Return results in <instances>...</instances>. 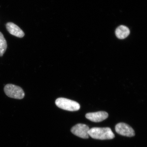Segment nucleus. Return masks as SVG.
<instances>
[{
	"mask_svg": "<svg viewBox=\"0 0 147 147\" xmlns=\"http://www.w3.org/2000/svg\"><path fill=\"white\" fill-rule=\"evenodd\" d=\"M88 134L93 139L99 140H109L115 137L110 127H92L90 129Z\"/></svg>",
	"mask_w": 147,
	"mask_h": 147,
	"instance_id": "1",
	"label": "nucleus"
},
{
	"mask_svg": "<svg viewBox=\"0 0 147 147\" xmlns=\"http://www.w3.org/2000/svg\"><path fill=\"white\" fill-rule=\"evenodd\" d=\"M55 103L59 108L67 111H77L80 108L79 103L76 101L64 98H57L55 101Z\"/></svg>",
	"mask_w": 147,
	"mask_h": 147,
	"instance_id": "2",
	"label": "nucleus"
},
{
	"mask_svg": "<svg viewBox=\"0 0 147 147\" xmlns=\"http://www.w3.org/2000/svg\"><path fill=\"white\" fill-rule=\"evenodd\" d=\"M4 90L7 96L11 98L21 99L25 96V93L22 88L13 84H7Z\"/></svg>",
	"mask_w": 147,
	"mask_h": 147,
	"instance_id": "3",
	"label": "nucleus"
},
{
	"mask_svg": "<svg viewBox=\"0 0 147 147\" xmlns=\"http://www.w3.org/2000/svg\"><path fill=\"white\" fill-rule=\"evenodd\" d=\"M90 128L88 125L84 124H77L71 128V131L74 135L82 139H88V131Z\"/></svg>",
	"mask_w": 147,
	"mask_h": 147,
	"instance_id": "4",
	"label": "nucleus"
},
{
	"mask_svg": "<svg viewBox=\"0 0 147 147\" xmlns=\"http://www.w3.org/2000/svg\"><path fill=\"white\" fill-rule=\"evenodd\" d=\"M115 130L118 134L122 136L131 137L135 135V132L132 127L123 123H118L116 125Z\"/></svg>",
	"mask_w": 147,
	"mask_h": 147,
	"instance_id": "5",
	"label": "nucleus"
},
{
	"mask_svg": "<svg viewBox=\"0 0 147 147\" xmlns=\"http://www.w3.org/2000/svg\"><path fill=\"white\" fill-rule=\"evenodd\" d=\"M86 118L90 121L94 122H100L105 120L108 117V113L104 111L87 113Z\"/></svg>",
	"mask_w": 147,
	"mask_h": 147,
	"instance_id": "6",
	"label": "nucleus"
},
{
	"mask_svg": "<svg viewBox=\"0 0 147 147\" xmlns=\"http://www.w3.org/2000/svg\"><path fill=\"white\" fill-rule=\"evenodd\" d=\"M7 31L10 34L17 37L22 38L25 35L24 32L16 24L11 22H9L6 24Z\"/></svg>",
	"mask_w": 147,
	"mask_h": 147,
	"instance_id": "7",
	"label": "nucleus"
},
{
	"mask_svg": "<svg viewBox=\"0 0 147 147\" xmlns=\"http://www.w3.org/2000/svg\"><path fill=\"white\" fill-rule=\"evenodd\" d=\"M130 31L128 28L125 26H121L116 29L115 34L119 39H123L128 36Z\"/></svg>",
	"mask_w": 147,
	"mask_h": 147,
	"instance_id": "8",
	"label": "nucleus"
},
{
	"mask_svg": "<svg viewBox=\"0 0 147 147\" xmlns=\"http://www.w3.org/2000/svg\"><path fill=\"white\" fill-rule=\"evenodd\" d=\"M7 48V43L5 38L1 32H0V56L4 55Z\"/></svg>",
	"mask_w": 147,
	"mask_h": 147,
	"instance_id": "9",
	"label": "nucleus"
}]
</instances>
